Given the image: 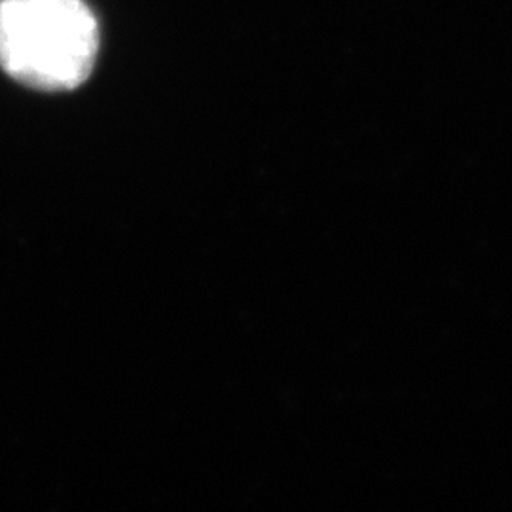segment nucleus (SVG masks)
<instances>
[{"mask_svg": "<svg viewBox=\"0 0 512 512\" xmlns=\"http://www.w3.org/2000/svg\"><path fill=\"white\" fill-rule=\"evenodd\" d=\"M99 25L84 0H0V69L40 92H71L92 74Z\"/></svg>", "mask_w": 512, "mask_h": 512, "instance_id": "obj_1", "label": "nucleus"}]
</instances>
